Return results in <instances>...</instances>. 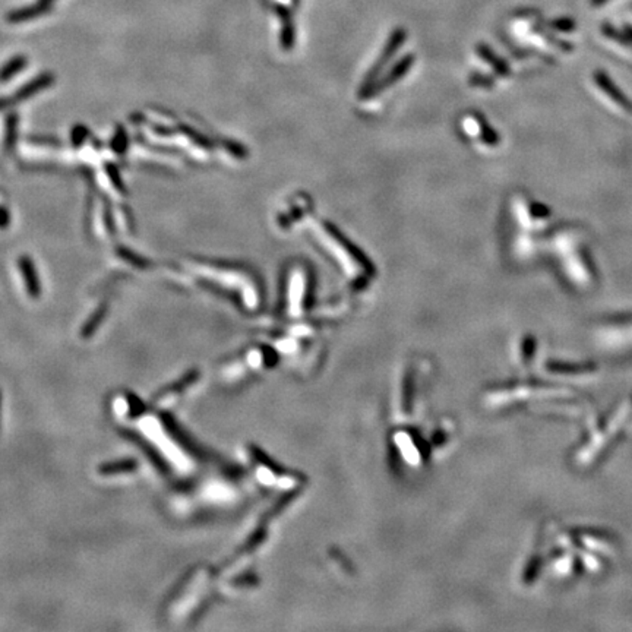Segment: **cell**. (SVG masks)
Returning <instances> with one entry per match:
<instances>
[{
    "mask_svg": "<svg viewBox=\"0 0 632 632\" xmlns=\"http://www.w3.org/2000/svg\"><path fill=\"white\" fill-rule=\"evenodd\" d=\"M48 10H50V5L43 3V2H38L37 5H31V6H27V8H21V9L10 12V14H8L6 19L9 22H12V24H19V22H25V21H31V19H35V18H40V17L48 14Z\"/></svg>",
    "mask_w": 632,
    "mask_h": 632,
    "instance_id": "6da1fadb",
    "label": "cell"
},
{
    "mask_svg": "<svg viewBox=\"0 0 632 632\" xmlns=\"http://www.w3.org/2000/svg\"><path fill=\"white\" fill-rule=\"evenodd\" d=\"M19 268L22 271V276L25 277V281H27V289L33 298H38L40 294V282H38V277L34 269L33 262L30 261L28 256H22L19 260Z\"/></svg>",
    "mask_w": 632,
    "mask_h": 632,
    "instance_id": "7a4b0ae2",
    "label": "cell"
},
{
    "mask_svg": "<svg viewBox=\"0 0 632 632\" xmlns=\"http://www.w3.org/2000/svg\"><path fill=\"white\" fill-rule=\"evenodd\" d=\"M27 57L25 56H17L14 59H10L5 66L0 69V82H6L8 80L14 78V76L21 72L25 66H27Z\"/></svg>",
    "mask_w": 632,
    "mask_h": 632,
    "instance_id": "3957f363",
    "label": "cell"
},
{
    "mask_svg": "<svg viewBox=\"0 0 632 632\" xmlns=\"http://www.w3.org/2000/svg\"><path fill=\"white\" fill-rule=\"evenodd\" d=\"M88 135V131H87V127L78 125V126H75L72 129V135H71V139H72V144L73 147H81L84 143H85V138Z\"/></svg>",
    "mask_w": 632,
    "mask_h": 632,
    "instance_id": "277c9868",
    "label": "cell"
},
{
    "mask_svg": "<svg viewBox=\"0 0 632 632\" xmlns=\"http://www.w3.org/2000/svg\"><path fill=\"white\" fill-rule=\"evenodd\" d=\"M15 123H17V116H15L14 122H12V126H10V120L8 119V132H6V144H5L6 150H9L10 147H14V144H15V132H17Z\"/></svg>",
    "mask_w": 632,
    "mask_h": 632,
    "instance_id": "5b68a950",
    "label": "cell"
},
{
    "mask_svg": "<svg viewBox=\"0 0 632 632\" xmlns=\"http://www.w3.org/2000/svg\"><path fill=\"white\" fill-rule=\"evenodd\" d=\"M119 252H120V253H122V256H123V258H125V260H126V261H131V262H132V264H135V265H138V267H139V265H141V267H145V265H147V262H144V261H143V260H141V258H138V256H134V255H132V252H131V251H125V249H119Z\"/></svg>",
    "mask_w": 632,
    "mask_h": 632,
    "instance_id": "8992f818",
    "label": "cell"
},
{
    "mask_svg": "<svg viewBox=\"0 0 632 632\" xmlns=\"http://www.w3.org/2000/svg\"><path fill=\"white\" fill-rule=\"evenodd\" d=\"M125 141H126V138H125V135H123L122 131L119 132V136H116V138H114L113 147H114V150L118 151L119 154H122V151H125V148H126V143H125Z\"/></svg>",
    "mask_w": 632,
    "mask_h": 632,
    "instance_id": "52a82bcc",
    "label": "cell"
},
{
    "mask_svg": "<svg viewBox=\"0 0 632 632\" xmlns=\"http://www.w3.org/2000/svg\"><path fill=\"white\" fill-rule=\"evenodd\" d=\"M9 220H10V217H9L8 210L3 205H0V228H6L9 226Z\"/></svg>",
    "mask_w": 632,
    "mask_h": 632,
    "instance_id": "ba28073f",
    "label": "cell"
},
{
    "mask_svg": "<svg viewBox=\"0 0 632 632\" xmlns=\"http://www.w3.org/2000/svg\"><path fill=\"white\" fill-rule=\"evenodd\" d=\"M40 2H43V3H47V5H51V3L55 2V0H40Z\"/></svg>",
    "mask_w": 632,
    "mask_h": 632,
    "instance_id": "9c48e42d",
    "label": "cell"
}]
</instances>
